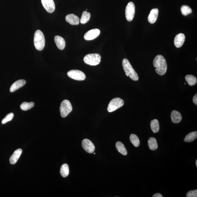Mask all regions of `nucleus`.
<instances>
[{"label":"nucleus","mask_w":197,"mask_h":197,"mask_svg":"<svg viewBox=\"0 0 197 197\" xmlns=\"http://www.w3.org/2000/svg\"><path fill=\"white\" fill-rule=\"evenodd\" d=\"M181 11L183 15L186 16L192 12V10L187 5H183L181 8Z\"/></svg>","instance_id":"obj_28"},{"label":"nucleus","mask_w":197,"mask_h":197,"mask_svg":"<svg viewBox=\"0 0 197 197\" xmlns=\"http://www.w3.org/2000/svg\"><path fill=\"white\" fill-rule=\"evenodd\" d=\"M22 152V150L19 149L16 150L10 158V163L11 164H14L20 158Z\"/></svg>","instance_id":"obj_15"},{"label":"nucleus","mask_w":197,"mask_h":197,"mask_svg":"<svg viewBox=\"0 0 197 197\" xmlns=\"http://www.w3.org/2000/svg\"><path fill=\"white\" fill-rule=\"evenodd\" d=\"M101 59V56L98 54H89L84 57V62L88 65L96 66L100 63Z\"/></svg>","instance_id":"obj_4"},{"label":"nucleus","mask_w":197,"mask_h":197,"mask_svg":"<svg viewBox=\"0 0 197 197\" xmlns=\"http://www.w3.org/2000/svg\"><path fill=\"white\" fill-rule=\"evenodd\" d=\"M90 17L91 14L90 13L87 11H84L80 20V22L83 24H86L90 20Z\"/></svg>","instance_id":"obj_25"},{"label":"nucleus","mask_w":197,"mask_h":197,"mask_svg":"<svg viewBox=\"0 0 197 197\" xmlns=\"http://www.w3.org/2000/svg\"><path fill=\"white\" fill-rule=\"evenodd\" d=\"M197 137V132H193L188 134L184 139L185 142H190L194 141Z\"/></svg>","instance_id":"obj_24"},{"label":"nucleus","mask_w":197,"mask_h":197,"mask_svg":"<svg viewBox=\"0 0 197 197\" xmlns=\"http://www.w3.org/2000/svg\"><path fill=\"white\" fill-rule=\"evenodd\" d=\"M41 3L43 8L49 13L55 11V5L53 0H41Z\"/></svg>","instance_id":"obj_10"},{"label":"nucleus","mask_w":197,"mask_h":197,"mask_svg":"<svg viewBox=\"0 0 197 197\" xmlns=\"http://www.w3.org/2000/svg\"><path fill=\"white\" fill-rule=\"evenodd\" d=\"M34 102H30L27 103L24 102L20 106L21 109L24 111H27L34 107Z\"/></svg>","instance_id":"obj_27"},{"label":"nucleus","mask_w":197,"mask_h":197,"mask_svg":"<svg viewBox=\"0 0 197 197\" xmlns=\"http://www.w3.org/2000/svg\"><path fill=\"white\" fill-rule=\"evenodd\" d=\"M171 118L173 123H178L182 120V116L180 113L176 110H173L171 114Z\"/></svg>","instance_id":"obj_18"},{"label":"nucleus","mask_w":197,"mask_h":197,"mask_svg":"<svg viewBox=\"0 0 197 197\" xmlns=\"http://www.w3.org/2000/svg\"><path fill=\"white\" fill-rule=\"evenodd\" d=\"M116 147L118 151L121 154L126 156L128 154L126 148H125V145L122 143L118 141L116 143Z\"/></svg>","instance_id":"obj_20"},{"label":"nucleus","mask_w":197,"mask_h":197,"mask_svg":"<svg viewBox=\"0 0 197 197\" xmlns=\"http://www.w3.org/2000/svg\"><path fill=\"white\" fill-rule=\"evenodd\" d=\"M131 142L136 147H138L140 144V141L137 135L135 134H132L130 137Z\"/></svg>","instance_id":"obj_26"},{"label":"nucleus","mask_w":197,"mask_h":197,"mask_svg":"<svg viewBox=\"0 0 197 197\" xmlns=\"http://www.w3.org/2000/svg\"><path fill=\"white\" fill-rule=\"evenodd\" d=\"M26 81L24 80H20L15 81L11 85L10 88V91L13 92L18 90V89L22 87L25 84Z\"/></svg>","instance_id":"obj_16"},{"label":"nucleus","mask_w":197,"mask_h":197,"mask_svg":"<svg viewBox=\"0 0 197 197\" xmlns=\"http://www.w3.org/2000/svg\"><path fill=\"white\" fill-rule=\"evenodd\" d=\"M55 41L56 46L59 49L62 50L65 46V41L62 37L56 36L55 37Z\"/></svg>","instance_id":"obj_17"},{"label":"nucleus","mask_w":197,"mask_h":197,"mask_svg":"<svg viewBox=\"0 0 197 197\" xmlns=\"http://www.w3.org/2000/svg\"><path fill=\"white\" fill-rule=\"evenodd\" d=\"M196 166L197 167V160H196Z\"/></svg>","instance_id":"obj_33"},{"label":"nucleus","mask_w":197,"mask_h":197,"mask_svg":"<svg viewBox=\"0 0 197 197\" xmlns=\"http://www.w3.org/2000/svg\"><path fill=\"white\" fill-rule=\"evenodd\" d=\"M148 146L149 149L152 151L156 150L158 148L157 142L154 137H151L148 141Z\"/></svg>","instance_id":"obj_19"},{"label":"nucleus","mask_w":197,"mask_h":197,"mask_svg":"<svg viewBox=\"0 0 197 197\" xmlns=\"http://www.w3.org/2000/svg\"><path fill=\"white\" fill-rule=\"evenodd\" d=\"M94 154H95V153H94Z\"/></svg>","instance_id":"obj_34"},{"label":"nucleus","mask_w":197,"mask_h":197,"mask_svg":"<svg viewBox=\"0 0 197 197\" xmlns=\"http://www.w3.org/2000/svg\"><path fill=\"white\" fill-rule=\"evenodd\" d=\"M68 76L72 79L78 81H83L86 78L84 73L78 70H72L68 72Z\"/></svg>","instance_id":"obj_8"},{"label":"nucleus","mask_w":197,"mask_h":197,"mask_svg":"<svg viewBox=\"0 0 197 197\" xmlns=\"http://www.w3.org/2000/svg\"><path fill=\"white\" fill-rule=\"evenodd\" d=\"M153 65L156 68L155 71L157 74L161 76L166 74L167 69V63L163 56L157 55L153 60Z\"/></svg>","instance_id":"obj_1"},{"label":"nucleus","mask_w":197,"mask_h":197,"mask_svg":"<svg viewBox=\"0 0 197 197\" xmlns=\"http://www.w3.org/2000/svg\"><path fill=\"white\" fill-rule=\"evenodd\" d=\"M60 173L61 175L63 177L68 176L69 174V168L68 165L67 164H64L61 167Z\"/></svg>","instance_id":"obj_23"},{"label":"nucleus","mask_w":197,"mask_h":197,"mask_svg":"<svg viewBox=\"0 0 197 197\" xmlns=\"http://www.w3.org/2000/svg\"><path fill=\"white\" fill-rule=\"evenodd\" d=\"M60 109L61 116L65 118L72 111V107L68 100H65L61 103Z\"/></svg>","instance_id":"obj_6"},{"label":"nucleus","mask_w":197,"mask_h":197,"mask_svg":"<svg viewBox=\"0 0 197 197\" xmlns=\"http://www.w3.org/2000/svg\"><path fill=\"white\" fill-rule=\"evenodd\" d=\"M153 197H163V195H162L161 193H157L156 194L153 195Z\"/></svg>","instance_id":"obj_32"},{"label":"nucleus","mask_w":197,"mask_h":197,"mask_svg":"<svg viewBox=\"0 0 197 197\" xmlns=\"http://www.w3.org/2000/svg\"><path fill=\"white\" fill-rule=\"evenodd\" d=\"M151 130L154 133H157L160 130L159 122L156 119H154L151 121Z\"/></svg>","instance_id":"obj_22"},{"label":"nucleus","mask_w":197,"mask_h":197,"mask_svg":"<svg viewBox=\"0 0 197 197\" xmlns=\"http://www.w3.org/2000/svg\"><path fill=\"white\" fill-rule=\"evenodd\" d=\"M65 20L66 21L69 23L71 25H77L79 24V18L74 14H69L66 16Z\"/></svg>","instance_id":"obj_12"},{"label":"nucleus","mask_w":197,"mask_h":197,"mask_svg":"<svg viewBox=\"0 0 197 197\" xmlns=\"http://www.w3.org/2000/svg\"><path fill=\"white\" fill-rule=\"evenodd\" d=\"M123 67L125 72L126 75L129 76L133 81H138L139 77L137 73L132 68L131 64L127 59H123L122 61Z\"/></svg>","instance_id":"obj_2"},{"label":"nucleus","mask_w":197,"mask_h":197,"mask_svg":"<svg viewBox=\"0 0 197 197\" xmlns=\"http://www.w3.org/2000/svg\"><path fill=\"white\" fill-rule=\"evenodd\" d=\"M185 79L190 86H193L196 84L197 82V78L193 75H186L185 77Z\"/></svg>","instance_id":"obj_21"},{"label":"nucleus","mask_w":197,"mask_h":197,"mask_svg":"<svg viewBox=\"0 0 197 197\" xmlns=\"http://www.w3.org/2000/svg\"><path fill=\"white\" fill-rule=\"evenodd\" d=\"M158 12L159 11L157 8H153L151 10L148 17V21L150 23L153 24L156 22L158 18Z\"/></svg>","instance_id":"obj_14"},{"label":"nucleus","mask_w":197,"mask_h":197,"mask_svg":"<svg viewBox=\"0 0 197 197\" xmlns=\"http://www.w3.org/2000/svg\"><path fill=\"white\" fill-rule=\"evenodd\" d=\"M193 102L195 104L197 105V94H195L193 98Z\"/></svg>","instance_id":"obj_31"},{"label":"nucleus","mask_w":197,"mask_h":197,"mask_svg":"<svg viewBox=\"0 0 197 197\" xmlns=\"http://www.w3.org/2000/svg\"><path fill=\"white\" fill-rule=\"evenodd\" d=\"M186 196L187 197H197V190H191L188 192L186 195Z\"/></svg>","instance_id":"obj_30"},{"label":"nucleus","mask_w":197,"mask_h":197,"mask_svg":"<svg viewBox=\"0 0 197 197\" xmlns=\"http://www.w3.org/2000/svg\"><path fill=\"white\" fill-rule=\"evenodd\" d=\"M14 115L13 113H10L9 114L7 115L3 119L2 121V124H5L8 122L11 121L14 117Z\"/></svg>","instance_id":"obj_29"},{"label":"nucleus","mask_w":197,"mask_h":197,"mask_svg":"<svg viewBox=\"0 0 197 197\" xmlns=\"http://www.w3.org/2000/svg\"><path fill=\"white\" fill-rule=\"evenodd\" d=\"M100 33V30L99 29H95L91 30L85 34L84 37L86 40H92L98 37Z\"/></svg>","instance_id":"obj_11"},{"label":"nucleus","mask_w":197,"mask_h":197,"mask_svg":"<svg viewBox=\"0 0 197 197\" xmlns=\"http://www.w3.org/2000/svg\"><path fill=\"white\" fill-rule=\"evenodd\" d=\"M34 43L35 47L38 50L41 51L44 48L45 45V38L43 33L38 30L35 33Z\"/></svg>","instance_id":"obj_3"},{"label":"nucleus","mask_w":197,"mask_h":197,"mask_svg":"<svg viewBox=\"0 0 197 197\" xmlns=\"http://www.w3.org/2000/svg\"><path fill=\"white\" fill-rule=\"evenodd\" d=\"M124 102L122 99L119 97H116L112 99L108 105L107 110L110 113L113 112L123 106Z\"/></svg>","instance_id":"obj_5"},{"label":"nucleus","mask_w":197,"mask_h":197,"mask_svg":"<svg viewBox=\"0 0 197 197\" xmlns=\"http://www.w3.org/2000/svg\"><path fill=\"white\" fill-rule=\"evenodd\" d=\"M82 146L83 149L88 153H93L95 150V146L94 144L88 139H83L82 142Z\"/></svg>","instance_id":"obj_9"},{"label":"nucleus","mask_w":197,"mask_h":197,"mask_svg":"<svg viewBox=\"0 0 197 197\" xmlns=\"http://www.w3.org/2000/svg\"><path fill=\"white\" fill-rule=\"evenodd\" d=\"M185 36L184 34L179 33L176 36L174 40V44L177 48H180L182 46L185 40Z\"/></svg>","instance_id":"obj_13"},{"label":"nucleus","mask_w":197,"mask_h":197,"mask_svg":"<svg viewBox=\"0 0 197 197\" xmlns=\"http://www.w3.org/2000/svg\"><path fill=\"white\" fill-rule=\"evenodd\" d=\"M135 13V6L134 3L130 2L128 3L125 9V15L127 21L129 22L133 20Z\"/></svg>","instance_id":"obj_7"}]
</instances>
